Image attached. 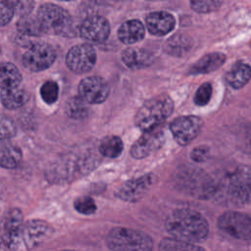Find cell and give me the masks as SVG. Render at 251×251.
<instances>
[{
    "label": "cell",
    "instance_id": "6da1fadb",
    "mask_svg": "<svg viewBox=\"0 0 251 251\" xmlns=\"http://www.w3.org/2000/svg\"><path fill=\"white\" fill-rule=\"evenodd\" d=\"M165 227L171 237L191 243L205 240L209 233L207 220L191 209L174 210L167 217Z\"/></svg>",
    "mask_w": 251,
    "mask_h": 251
},
{
    "label": "cell",
    "instance_id": "7a4b0ae2",
    "mask_svg": "<svg viewBox=\"0 0 251 251\" xmlns=\"http://www.w3.org/2000/svg\"><path fill=\"white\" fill-rule=\"evenodd\" d=\"M174 182L180 192L199 200L211 199L217 191V182L205 171L193 165L179 166L175 172Z\"/></svg>",
    "mask_w": 251,
    "mask_h": 251
},
{
    "label": "cell",
    "instance_id": "3957f363",
    "mask_svg": "<svg viewBox=\"0 0 251 251\" xmlns=\"http://www.w3.org/2000/svg\"><path fill=\"white\" fill-rule=\"evenodd\" d=\"M214 197L230 205H251V167L240 166L226 179L217 183Z\"/></svg>",
    "mask_w": 251,
    "mask_h": 251
},
{
    "label": "cell",
    "instance_id": "277c9868",
    "mask_svg": "<svg viewBox=\"0 0 251 251\" xmlns=\"http://www.w3.org/2000/svg\"><path fill=\"white\" fill-rule=\"evenodd\" d=\"M174 111L173 100L165 94L147 100L137 111L134 124L143 132L163 125Z\"/></svg>",
    "mask_w": 251,
    "mask_h": 251
},
{
    "label": "cell",
    "instance_id": "5b68a950",
    "mask_svg": "<svg viewBox=\"0 0 251 251\" xmlns=\"http://www.w3.org/2000/svg\"><path fill=\"white\" fill-rule=\"evenodd\" d=\"M95 162L89 156L67 154L54 162L47 171V177L52 182H67L87 174L93 169Z\"/></svg>",
    "mask_w": 251,
    "mask_h": 251
},
{
    "label": "cell",
    "instance_id": "8992f818",
    "mask_svg": "<svg viewBox=\"0 0 251 251\" xmlns=\"http://www.w3.org/2000/svg\"><path fill=\"white\" fill-rule=\"evenodd\" d=\"M106 244L112 251H152L153 240L145 232L129 227H114L106 237Z\"/></svg>",
    "mask_w": 251,
    "mask_h": 251
},
{
    "label": "cell",
    "instance_id": "52a82bcc",
    "mask_svg": "<svg viewBox=\"0 0 251 251\" xmlns=\"http://www.w3.org/2000/svg\"><path fill=\"white\" fill-rule=\"evenodd\" d=\"M37 18L46 32H52L65 37L75 36L74 21L70 13L56 4L45 3L37 11Z\"/></svg>",
    "mask_w": 251,
    "mask_h": 251
},
{
    "label": "cell",
    "instance_id": "ba28073f",
    "mask_svg": "<svg viewBox=\"0 0 251 251\" xmlns=\"http://www.w3.org/2000/svg\"><path fill=\"white\" fill-rule=\"evenodd\" d=\"M218 227L232 238L251 240V217L235 211L222 214L218 219Z\"/></svg>",
    "mask_w": 251,
    "mask_h": 251
},
{
    "label": "cell",
    "instance_id": "9c48e42d",
    "mask_svg": "<svg viewBox=\"0 0 251 251\" xmlns=\"http://www.w3.org/2000/svg\"><path fill=\"white\" fill-rule=\"evenodd\" d=\"M24 223L23 213L18 208L8 210L0 221V236L11 251L18 250L22 243L21 235Z\"/></svg>",
    "mask_w": 251,
    "mask_h": 251
},
{
    "label": "cell",
    "instance_id": "30bf717a",
    "mask_svg": "<svg viewBox=\"0 0 251 251\" xmlns=\"http://www.w3.org/2000/svg\"><path fill=\"white\" fill-rule=\"evenodd\" d=\"M56 60L55 49L44 42L32 43L23 55L22 62L30 72H41L48 69Z\"/></svg>",
    "mask_w": 251,
    "mask_h": 251
},
{
    "label": "cell",
    "instance_id": "8fae6325",
    "mask_svg": "<svg viewBox=\"0 0 251 251\" xmlns=\"http://www.w3.org/2000/svg\"><path fill=\"white\" fill-rule=\"evenodd\" d=\"M203 127V121L197 116H181L170 124V130L175 140L181 146L195 139Z\"/></svg>",
    "mask_w": 251,
    "mask_h": 251
},
{
    "label": "cell",
    "instance_id": "7c38bea8",
    "mask_svg": "<svg viewBox=\"0 0 251 251\" xmlns=\"http://www.w3.org/2000/svg\"><path fill=\"white\" fill-rule=\"evenodd\" d=\"M166 139V131L162 126L145 131L131 146L130 154L135 159H143L159 150Z\"/></svg>",
    "mask_w": 251,
    "mask_h": 251
},
{
    "label": "cell",
    "instance_id": "4fadbf2b",
    "mask_svg": "<svg viewBox=\"0 0 251 251\" xmlns=\"http://www.w3.org/2000/svg\"><path fill=\"white\" fill-rule=\"evenodd\" d=\"M96 63V52L87 43L73 46L66 56L68 68L75 74H83L90 71Z\"/></svg>",
    "mask_w": 251,
    "mask_h": 251
},
{
    "label": "cell",
    "instance_id": "5bb4252c",
    "mask_svg": "<svg viewBox=\"0 0 251 251\" xmlns=\"http://www.w3.org/2000/svg\"><path fill=\"white\" fill-rule=\"evenodd\" d=\"M53 232V227L47 222L28 220L24 223L22 227V243L27 250H31L49 239Z\"/></svg>",
    "mask_w": 251,
    "mask_h": 251
},
{
    "label": "cell",
    "instance_id": "9a60e30c",
    "mask_svg": "<svg viewBox=\"0 0 251 251\" xmlns=\"http://www.w3.org/2000/svg\"><path fill=\"white\" fill-rule=\"evenodd\" d=\"M78 96L88 104H100L104 102L110 93V86L100 76H88L83 78L77 87Z\"/></svg>",
    "mask_w": 251,
    "mask_h": 251
},
{
    "label": "cell",
    "instance_id": "2e32d148",
    "mask_svg": "<svg viewBox=\"0 0 251 251\" xmlns=\"http://www.w3.org/2000/svg\"><path fill=\"white\" fill-rule=\"evenodd\" d=\"M156 176L153 174H147L125 182L116 192V196L126 202L139 201L149 191L154 184Z\"/></svg>",
    "mask_w": 251,
    "mask_h": 251
},
{
    "label": "cell",
    "instance_id": "e0dca14e",
    "mask_svg": "<svg viewBox=\"0 0 251 251\" xmlns=\"http://www.w3.org/2000/svg\"><path fill=\"white\" fill-rule=\"evenodd\" d=\"M79 35L90 42L101 43L107 40L110 34V24L102 16H89L78 28Z\"/></svg>",
    "mask_w": 251,
    "mask_h": 251
},
{
    "label": "cell",
    "instance_id": "ac0fdd59",
    "mask_svg": "<svg viewBox=\"0 0 251 251\" xmlns=\"http://www.w3.org/2000/svg\"><path fill=\"white\" fill-rule=\"evenodd\" d=\"M148 31L156 36H163L172 31L176 25L174 16L168 12L158 11L150 13L145 20Z\"/></svg>",
    "mask_w": 251,
    "mask_h": 251
},
{
    "label": "cell",
    "instance_id": "d6986e66",
    "mask_svg": "<svg viewBox=\"0 0 251 251\" xmlns=\"http://www.w3.org/2000/svg\"><path fill=\"white\" fill-rule=\"evenodd\" d=\"M226 59V55L221 52H212L206 54L188 69L187 74L197 75L215 72L225 64Z\"/></svg>",
    "mask_w": 251,
    "mask_h": 251
},
{
    "label": "cell",
    "instance_id": "ffe728a7",
    "mask_svg": "<svg viewBox=\"0 0 251 251\" xmlns=\"http://www.w3.org/2000/svg\"><path fill=\"white\" fill-rule=\"evenodd\" d=\"M122 61L131 70H141L152 65L153 54L143 48H126L122 53Z\"/></svg>",
    "mask_w": 251,
    "mask_h": 251
},
{
    "label": "cell",
    "instance_id": "44dd1931",
    "mask_svg": "<svg viewBox=\"0 0 251 251\" xmlns=\"http://www.w3.org/2000/svg\"><path fill=\"white\" fill-rule=\"evenodd\" d=\"M145 35V27L138 20H130L125 22L118 30L119 39L125 44H133L143 39Z\"/></svg>",
    "mask_w": 251,
    "mask_h": 251
},
{
    "label": "cell",
    "instance_id": "7402d4cb",
    "mask_svg": "<svg viewBox=\"0 0 251 251\" xmlns=\"http://www.w3.org/2000/svg\"><path fill=\"white\" fill-rule=\"evenodd\" d=\"M21 148L9 140H0V167L5 169L17 168L22 161Z\"/></svg>",
    "mask_w": 251,
    "mask_h": 251
},
{
    "label": "cell",
    "instance_id": "603a6c76",
    "mask_svg": "<svg viewBox=\"0 0 251 251\" xmlns=\"http://www.w3.org/2000/svg\"><path fill=\"white\" fill-rule=\"evenodd\" d=\"M192 48V39L183 33H176L171 36L164 44V51L175 57L185 56Z\"/></svg>",
    "mask_w": 251,
    "mask_h": 251
},
{
    "label": "cell",
    "instance_id": "cb8c5ba5",
    "mask_svg": "<svg viewBox=\"0 0 251 251\" xmlns=\"http://www.w3.org/2000/svg\"><path fill=\"white\" fill-rule=\"evenodd\" d=\"M0 99L4 107L11 110H16L23 107L28 99L27 92L20 87H12L7 89H2L0 93Z\"/></svg>",
    "mask_w": 251,
    "mask_h": 251
},
{
    "label": "cell",
    "instance_id": "d4e9b609",
    "mask_svg": "<svg viewBox=\"0 0 251 251\" xmlns=\"http://www.w3.org/2000/svg\"><path fill=\"white\" fill-rule=\"evenodd\" d=\"M251 79V67L247 64L238 63L231 67L226 75V81L235 89L243 87Z\"/></svg>",
    "mask_w": 251,
    "mask_h": 251
},
{
    "label": "cell",
    "instance_id": "484cf974",
    "mask_svg": "<svg viewBox=\"0 0 251 251\" xmlns=\"http://www.w3.org/2000/svg\"><path fill=\"white\" fill-rule=\"evenodd\" d=\"M22 75L18 68L12 63L0 62V88L7 89L19 86Z\"/></svg>",
    "mask_w": 251,
    "mask_h": 251
},
{
    "label": "cell",
    "instance_id": "4316f807",
    "mask_svg": "<svg viewBox=\"0 0 251 251\" xmlns=\"http://www.w3.org/2000/svg\"><path fill=\"white\" fill-rule=\"evenodd\" d=\"M17 28L22 34L28 36H41L47 33L37 16L31 15L21 17L17 23Z\"/></svg>",
    "mask_w": 251,
    "mask_h": 251
},
{
    "label": "cell",
    "instance_id": "83f0119b",
    "mask_svg": "<svg viewBox=\"0 0 251 251\" xmlns=\"http://www.w3.org/2000/svg\"><path fill=\"white\" fill-rule=\"evenodd\" d=\"M159 251H206L196 243L186 242L173 237H165L159 243Z\"/></svg>",
    "mask_w": 251,
    "mask_h": 251
},
{
    "label": "cell",
    "instance_id": "f1b7e54d",
    "mask_svg": "<svg viewBox=\"0 0 251 251\" xmlns=\"http://www.w3.org/2000/svg\"><path fill=\"white\" fill-rule=\"evenodd\" d=\"M124 149L122 139L116 135H108L104 137L99 144V152L108 158L119 157Z\"/></svg>",
    "mask_w": 251,
    "mask_h": 251
},
{
    "label": "cell",
    "instance_id": "f546056e",
    "mask_svg": "<svg viewBox=\"0 0 251 251\" xmlns=\"http://www.w3.org/2000/svg\"><path fill=\"white\" fill-rule=\"evenodd\" d=\"M66 114L71 119L82 120L88 116V108L79 96L71 97L66 103Z\"/></svg>",
    "mask_w": 251,
    "mask_h": 251
},
{
    "label": "cell",
    "instance_id": "4dcf8cb0",
    "mask_svg": "<svg viewBox=\"0 0 251 251\" xmlns=\"http://www.w3.org/2000/svg\"><path fill=\"white\" fill-rule=\"evenodd\" d=\"M40 95L46 104H53L59 97V86L54 80H46L40 87Z\"/></svg>",
    "mask_w": 251,
    "mask_h": 251
},
{
    "label": "cell",
    "instance_id": "1f68e13d",
    "mask_svg": "<svg viewBox=\"0 0 251 251\" xmlns=\"http://www.w3.org/2000/svg\"><path fill=\"white\" fill-rule=\"evenodd\" d=\"M74 208L77 213L86 216L94 214L97 210L94 200L89 196H80L76 198L74 202Z\"/></svg>",
    "mask_w": 251,
    "mask_h": 251
},
{
    "label": "cell",
    "instance_id": "d6a6232c",
    "mask_svg": "<svg viewBox=\"0 0 251 251\" xmlns=\"http://www.w3.org/2000/svg\"><path fill=\"white\" fill-rule=\"evenodd\" d=\"M17 133L15 122L7 115L0 114V140H7Z\"/></svg>",
    "mask_w": 251,
    "mask_h": 251
},
{
    "label": "cell",
    "instance_id": "836d02e7",
    "mask_svg": "<svg viewBox=\"0 0 251 251\" xmlns=\"http://www.w3.org/2000/svg\"><path fill=\"white\" fill-rule=\"evenodd\" d=\"M223 4L222 1L218 0H194L190 1V6L193 11L197 13H210L216 11Z\"/></svg>",
    "mask_w": 251,
    "mask_h": 251
},
{
    "label": "cell",
    "instance_id": "e575fe53",
    "mask_svg": "<svg viewBox=\"0 0 251 251\" xmlns=\"http://www.w3.org/2000/svg\"><path fill=\"white\" fill-rule=\"evenodd\" d=\"M213 87L209 82H205L199 86L194 95V103L197 106H205L209 103L212 97Z\"/></svg>",
    "mask_w": 251,
    "mask_h": 251
},
{
    "label": "cell",
    "instance_id": "d590c367",
    "mask_svg": "<svg viewBox=\"0 0 251 251\" xmlns=\"http://www.w3.org/2000/svg\"><path fill=\"white\" fill-rule=\"evenodd\" d=\"M14 8L11 1L0 0V26L6 25L14 16Z\"/></svg>",
    "mask_w": 251,
    "mask_h": 251
},
{
    "label": "cell",
    "instance_id": "8d00e7d4",
    "mask_svg": "<svg viewBox=\"0 0 251 251\" xmlns=\"http://www.w3.org/2000/svg\"><path fill=\"white\" fill-rule=\"evenodd\" d=\"M210 149L206 145H199L190 152V158L196 163H203L209 159Z\"/></svg>",
    "mask_w": 251,
    "mask_h": 251
},
{
    "label": "cell",
    "instance_id": "74e56055",
    "mask_svg": "<svg viewBox=\"0 0 251 251\" xmlns=\"http://www.w3.org/2000/svg\"><path fill=\"white\" fill-rule=\"evenodd\" d=\"M11 2L14 8V12L20 15L21 17L29 15L33 7V2L31 1H11Z\"/></svg>",
    "mask_w": 251,
    "mask_h": 251
},
{
    "label": "cell",
    "instance_id": "f35d334b",
    "mask_svg": "<svg viewBox=\"0 0 251 251\" xmlns=\"http://www.w3.org/2000/svg\"><path fill=\"white\" fill-rule=\"evenodd\" d=\"M7 246H6V244H5V242H4V240L2 239V237L0 236V251H7Z\"/></svg>",
    "mask_w": 251,
    "mask_h": 251
},
{
    "label": "cell",
    "instance_id": "ab89813d",
    "mask_svg": "<svg viewBox=\"0 0 251 251\" xmlns=\"http://www.w3.org/2000/svg\"><path fill=\"white\" fill-rule=\"evenodd\" d=\"M60 251H75V250H60Z\"/></svg>",
    "mask_w": 251,
    "mask_h": 251
},
{
    "label": "cell",
    "instance_id": "60d3db41",
    "mask_svg": "<svg viewBox=\"0 0 251 251\" xmlns=\"http://www.w3.org/2000/svg\"><path fill=\"white\" fill-rule=\"evenodd\" d=\"M0 54H1V48H0Z\"/></svg>",
    "mask_w": 251,
    "mask_h": 251
}]
</instances>
